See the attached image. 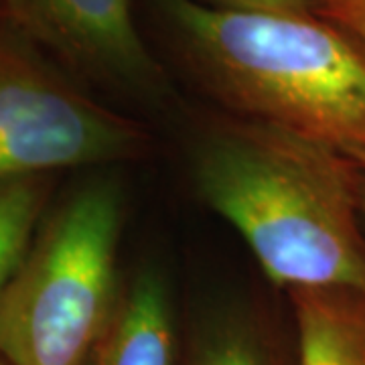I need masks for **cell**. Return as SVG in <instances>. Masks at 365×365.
Returning <instances> with one entry per match:
<instances>
[{
  "label": "cell",
  "mask_w": 365,
  "mask_h": 365,
  "mask_svg": "<svg viewBox=\"0 0 365 365\" xmlns=\"http://www.w3.org/2000/svg\"><path fill=\"white\" fill-rule=\"evenodd\" d=\"M361 170L323 144L235 114L209 122L191 153L203 203L287 292L343 288L365 297Z\"/></svg>",
  "instance_id": "obj_1"
},
{
  "label": "cell",
  "mask_w": 365,
  "mask_h": 365,
  "mask_svg": "<svg viewBox=\"0 0 365 365\" xmlns=\"http://www.w3.org/2000/svg\"><path fill=\"white\" fill-rule=\"evenodd\" d=\"M199 83L232 114L339 153L365 170V49L317 13L158 0Z\"/></svg>",
  "instance_id": "obj_2"
},
{
  "label": "cell",
  "mask_w": 365,
  "mask_h": 365,
  "mask_svg": "<svg viewBox=\"0 0 365 365\" xmlns=\"http://www.w3.org/2000/svg\"><path fill=\"white\" fill-rule=\"evenodd\" d=\"M124 193L96 175L43 222L0 290V359L83 365L116 304Z\"/></svg>",
  "instance_id": "obj_3"
},
{
  "label": "cell",
  "mask_w": 365,
  "mask_h": 365,
  "mask_svg": "<svg viewBox=\"0 0 365 365\" xmlns=\"http://www.w3.org/2000/svg\"><path fill=\"white\" fill-rule=\"evenodd\" d=\"M148 132L0 37V181L143 157Z\"/></svg>",
  "instance_id": "obj_4"
},
{
  "label": "cell",
  "mask_w": 365,
  "mask_h": 365,
  "mask_svg": "<svg viewBox=\"0 0 365 365\" xmlns=\"http://www.w3.org/2000/svg\"><path fill=\"white\" fill-rule=\"evenodd\" d=\"M0 9L23 35L86 78L146 98L167 90L132 0H0Z\"/></svg>",
  "instance_id": "obj_5"
},
{
  "label": "cell",
  "mask_w": 365,
  "mask_h": 365,
  "mask_svg": "<svg viewBox=\"0 0 365 365\" xmlns=\"http://www.w3.org/2000/svg\"><path fill=\"white\" fill-rule=\"evenodd\" d=\"M83 365H177V331L165 276L146 266L120 287Z\"/></svg>",
  "instance_id": "obj_6"
},
{
  "label": "cell",
  "mask_w": 365,
  "mask_h": 365,
  "mask_svg": "<svg viewBox=\"0 0 365 365\" xmlns=\"http://www.w3.org/2000/svg\"><path fill=\"white\" fill-rule=\"evenodd\" d=\"M297 365H365V297L343 288L288 290Z\"/></svg>",
  "instance_id": "obj_7"
},
{
  "label": "cell",
  "mask_w": 365,
  "mask_h": 365,
  "mask_svg": "<svg viewBox=\"0 0 365 365\" xmlns=\"http://www.w3.org/2000/svg\"><path fill=\"white\" fill-rule=\"evenodd\" d=\"M182 365H276V359L256 319L230 309L201 321Z\"/></svg>",
  "instance_id": "obj_8"
},
{
  "label": "cell",
  "mask_w": 365,
  "mask_h": 365,
  "mask_svg": "<svg viewBox=\"0 0 365 365\" xmlns=\"http://www.w3.org/2000/svg\"><path fill=\"white\" fill-rule=\"evenodd\" d=\"M49 191V175L0 181V290L39 230Z\"/></svg>",
  "instance_id": "obj_9"
},
{
  "label": "cell",
  "mask_w": 365,
  "mask_h": 365,
  "mask_svg": "<svg viewBox=\"0 0 365 365\" xmlns=\"http://www.w3.org/2000/svg\"><path fill=\"white\" fill-rule=\"evenodd\" d=\"M321 14L345 29L365 49V0H325Z\"/></svg>",
  "instance_id": "obj_10"
},
{
  "label": "cell",
  "mask_w": 365,
  "mask_h": 365,
  "mask_svg": "<svg viewBox=\"0 0 365 365\" xmlns=\"http://www.w3.org/2000/svg\"><path fill=\"white\" fill-rule=\"evenodd\" d=\"M213 6L248 9V11H280V13H317L321 14L325 0H201Z\"/></svg>",
  "instance_id": "obj_11"
},
{
  "label": "cell",
  "mask_w": 365,
  "mask_h": 365,
  "mask_svg": "<svg viewBox=\"0 0 365 365\" xmlns=\"http://www.w3.org/2000/svg\"><path fill=\"white\" fill-rule=\"evenodd\" d=\"M359 195H361V213L365 222V170H361V179H359Z\"/></svg>",
  "instance_id": "obj_12"
},
{
  "label": "cell",
  "mask_w": 365,
  "mask_h": 365,
  "mask_svg": "<svg viewBox=\"0 0 365 365\" xmlns=\"http://www.w3.org/2000/svg\"><path fill=\"white\" fill-rule=\"evenodd\" d=\"M0 365H6V364H4V361H2V359H0Z\"/></svg>",
  "instance_id": "obj_13"
},
{
  "label": "cell",
  "mask_w": 365,
  "mask_h": 365,
  "mask_svg": "<svg viewBox=\"0 0 365 365\" xmlns=\"http://www.w3.org/2000/svg\"><path fill=\"white\" fill-rule=\"evenodd\" d=\"M0 14H2V9H0Z\"/></svg>",
  "instance_id": "obj_14"
}]
</instances>
